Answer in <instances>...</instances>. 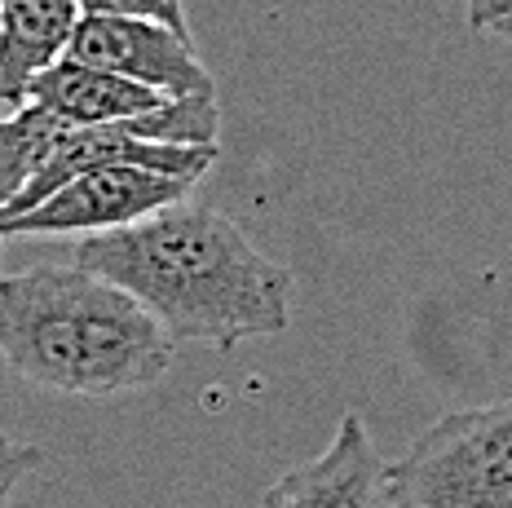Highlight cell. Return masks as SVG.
<instances>
[{
    "label": "cell",
    "mask_w": 512,
    "mask_h": 508,
    "mask_svg": "<svg viewBox=\"0 0 512 508\" xmlns=\"http://www.w3.org/2000/svg\"><path fill=\"white\" fill-rule=\"evenodd\" d=\"M27 102L45 107L67 129H89V124H115V120H128V115L155 111L168 98L137 80H124L115 71L89 67V62H76L62 54L31 80Z\"/></svg>",
    "instance_id": "7"
},
{
    "label": "cell",
    "mask_w": 512,
    "mask_h": 508,
    "mask_svg": "<svg viewBox=\"0 0 512 508\" xmlns=\"http://www.w3.org/2000/svg\"><path fill=\"white\" fill-rule=\"evenodd\" d=\"M67 58L89 67L115 71L146 89L181 98V93L217 89L208 67L199 62L190 36L155 23V18H124V14H80L67 40Z\"/></svg>",
    "instance_id": "5"
},
{
    "label": "cell",
    "mask_w": 512,
    "mask_h": 508,
    "mask_svg": "<svg viewBox=\"0 0 512 508\" xmlns=\"http://www.w3.org/2000/svg\"><path fill=\"white\" fill-rule=\"evenodd\" d=\"M80 14H124V18H155V23L190 36L186 5L181 0H76Z\"/></svg>",
    "instance_id": "10"
},
{
    "label": "cell",
    "mask_w": 512,
    "mask_h": 508,
    "mask_svg": "<svg viewBox=\"0 0 512 508\" xmlns=\"http://www.w3.org/2000/svg\"><path fill=\"white\" fill-rule=\"evenodd\" d=\"M486 31H495V36H504V40H512V14H508V18H499V23H490Z\"/></svg>",
    "instance_id": "13"
},
{
    "label": "cell",
    "mask_w": 512,
    "mask_h": 508,
    "mask_svg": "<svg viewBox=\"0 0 512 508\" xmlns=\"http://www.w3.org/2000/svg\"><path fill=\"white\" fill-rule=\"evenodd\" d=\"M62 129L67 124H58L36 102H23L18 111L0 115V208L27 186V177L40 168Z\"/></svg>",
    "instance_id": "9"
},
{
    "label": "cell",
    "mask_w": 512,
    "mask_h": 508,
    "mask_svg": "<svg viewBox=\"0 0 512 508\" xmlns=\"http://www.w3.org/2000/svg\"><path fill=\"white\" fill-rule=\"evenodd\" d=\"M0 5H5V0H0Z\"/></svg>",
    "instance_id": "14"
},
{
    "label": "cell",
    "mask_w": 512,
    "mask_h": 508,
    "mask_svg": "<svg viewBox=\"0 0 512 508\" xmlns=\"http://www.w3.org/2000/svg\"><path fill=\"white\" fill-rule=\"evenodd\" d=\"M190 182L151 173L137 164H102L89 173L62 182L36 208L0 221L5 239H67V235H106V230L133 226V221L159 213L168 204H181L190 195Z\"/></svg>",
    "instance_id": "4"
},
{
    "label": "cell",
    "mask_w": 512,
    "mask_h": 508,
    "mask_svg": "<svg viewBox=\"0 0 512 508\" xmlns=\"http://www.w3.org/2000/svg\"><path fill=\"white\" fill-rule=\"evenodd\" d=\"M508 14H512V0H468V23L477 31H486L490 23H499Z\"/></svg>",
    "instance_id": "12"
},
{
    "label": "cell",
    "mask_w": 512,
    "mask_h": 508,
    "mask_svg": "<svg viewBox=\"0 0 512 508\" xmlns=\"http://www.w3.org/2000/svg\"><path fill=\"white\" fill-rule=\"evenodd\" d=\"M398 508H512V398L429 425L389 464Z\"/></svg>",
    "instance_id": "3"
},
{
    "label": "cell",
    "mask_w": 512,
    "mask_h": 508,
    "mask_svg": "<svg viewBox=\"0 0 512 508\" xmlns=\"http://www.w3.org/2000/svg\"><path fill=\"white\" fill-rule=\"evenodd\" d=\"M261 508H398V500L389 460L376 451L358 411H345L327 451L274 478Z\"/></svg>",
    "instance_id": "6"
},
{
    "label": "cell",
    "mask_w": 512,
    "mask_h": 508,
    "mask_svg": "<svg viewBox=\"0 0 512 508\" xmlns=\"http://www.w3.org/2000/svg\"><path fill=\"white\" fill-rule=\"evenodd\" d=\"M0 239H5V235H0Z\"/></svg>",
    "instance_id": "15"
},
{
    "label": "cell",
    "mask_w": 512,
    "mask_h": 508,
    "mask_svg": "<svg viewBox=\"0 0 512 508\" xmlns=\"http://www.w3.org/2000/svg\"><path fill=\"white\" fill-rule=\"evenodd\" d=\"M76 0H5L0 5V107L18 111L49 62L67 54L76 31Z\"/></svg>",
    "instance_id": "8"
},
{
    "label": "cell",
    "mask_w": 512,
    "mask_h": 508,
    "mask_svg": "<svg viewBox=\"0 0 512 508\" xmlns=\"http://www.w3.org/2000/svg\"><path fill=\"white\" fill-rule=\"evenodd\" d=\"M45 460H49V451L40 447V442H14L0 433V508H9L14 486L23 482L27 473H36Z\"/></svg>",
    "instance_id": "11"
},
{
    "label": "cell",
    "mask_w": 512,
    "mask_h": 508,
    "mask_svg": "<svg viewBox=\"0 0 512 508\" xmlns=\"http://www.w3.org/2000/svg\"><path fill=\"white\" fill-rule=\"evenodd\" d=\"M76 266L142 301L173 345L239 349L292 323L287 266L265 257L239 221L186 199L133 226L84 235Z\"/></svg>",
    "instance_id": "1"
},
{
    "label": "cell",
    "mask_w": 512,
    "mask_h": 508,
    "mask_svg": "<svg viewBox=\"0 0 512 508\" xmlns=\"http://www.w3.org/2000/svg\"><path fill=\"white\" fill-rule=\"evenodd\" d=\"M173 349L142 301L84 266H31L0 279V358L40 394H142L168 376Z\"/></svg>",
    "instance_id": "2"
}]
</instances>
